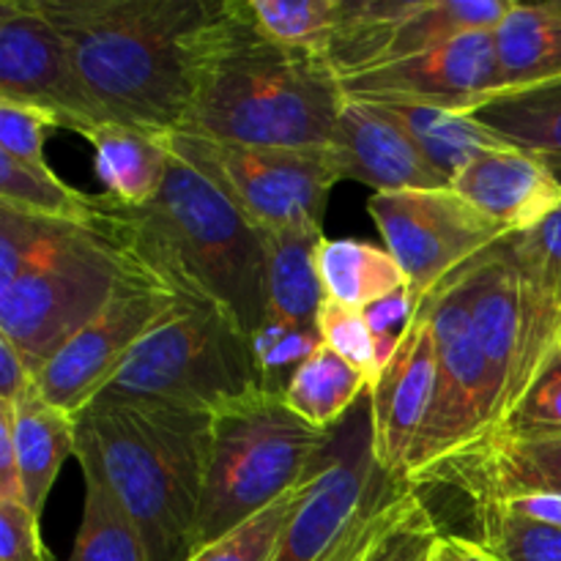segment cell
I'll return each mask as SVG.
<instances>
[{"label": "cell", "instance_id": "obj_22", "mask_svg": "<svg viewBox=\"0 0 561 561\" xmlns=\"http://www.w3.org/2000/svg\"><path fill=\"white\" fill-rule=\"evenodd\" d=\"M96 153V175L110 201L126 211L151 206L170 168V135L104 121L82 131Z\"/></svg>", "mask_w": 561, "mask_h": 561}, {"label": "cell", "instance_id": "obj_10", "mask_svg": "<svg viewBox=\"0 0 561 561\" xmlns=\"http://www.w3.org/2000/svg\"><path fill=\"white\" fill-rule=\"evenodd\" d=\"M170 146L211 179L263 233L323 228L329 195L337 184L327 151H288L170 135Z\"/></svg>", "mask_w": 561, "mask_h": 561}, {"label": "cell", "instance_id": "obj_8", "mask_svg": "<svg viewBox=\"0 0 561 561\" xmlns=\"http://www.w3.org/2000/svg\"><path fill=\"white\" fill-rule=\"evenodd\" d=\"M504 239L453 272L496 378V427L551 365L561 334V312L515 266Z\"/></svg>", "mask_w": 561, "mask_h": 561}, {"label": "cell", "instance_id": "obj_31", "mask_svg": "<svg viewBox=\"0 0 561 561\" xmlns=\"http://www.w3.org/2000/svg\"><path fill=\"white\" fill-rule=\"evenodd\" d=\"M247 5L272 42L327 58L340 22V0H247Z\"/></svg>", "mask_w": 561, "mask_h": 561}, {"label": "cell", "instance_id": "obj_20", "mask_svg": "<svg viewBox=\"0 0 561 561\" xmlns=\"http://www.w3.org/2000/svg\"><path fill=\"white\" fill-rule=\"evenodd\" d=\"M449 186L510 236L537 228L561 208V184L553 170L540 153L520 148L482 153Z\"/></svg>", "mask_w": 561, "mask_h": 561}, {"label": "cell", "instance_id": "obj_19", "mask_svg": "<svg viewBox=\"0 0 561 561\" xmlns=\"http://www.w3.org/2000/svg\"><path fill=\"white\" fill-rule=\"evenodd\" d=\"M327 153L340 181H359L376 195L449 186L403 126L378 104L345 99Z\"/></svg>", "mask_w": 561, "mask_h": 561}, {"label": "cell", "instance_id": "obj_15", "mask_svg": "<svg viewBox=\"0 0 561 561\" xmlns=\"http://www.w3.org/2000/svg\"><path fill=\"white\" fill-rule=\"evenodd\" d=\"M340 91L348 102L471 113L502 91L493 31L466 33L414 58L340 77Z\"/></svg>", "mask_w": 561, "mask_h": 561}, {"label": "cell", "instance_id": "obj_24", "mask_svg": "<svg viewBox=\"0 0 561 561\" xmlns=\"http://www.w3.org/2000/svg\"><path fill=\"white\" fill-rule=\"evenodd\" d=\"M493 42L502 91H520L561 80V0H513L510 14L493 31Z\"/></svg>", "mask_w": 561, "mask_h": 561}, {"label": "cell", "instance_id": "obj_9", "mask_svg": "<svg viewBox=\"0 0 561 561\" xmlns=\"http://www.w3.org/2000/svg\"><path fill=\"white\" fill-rule=\"evenodd\" d=\"M436 340V394L411 453V488L496 427L499 387L455 274L425 296Z\"/></svg>", "mask_w": 561, "mask_h": 561}, {"label": "cell", "instance_id": "obj_45", "mask_svg": "<svg viewBox=\"0 0 561 561\" xmlns=\"http://www.w3.org/2000/svg\"><path fill=\"white\" fill-rule=\"evenodd\" d=\"M561 359V334H559V343H557V351H553V362Z\"/></svg>", "mask_w": 561, "mask_h": 561}, {"label": "cell", "instance_id": "obj_21", "mask_svg": "<svg viewBox=\"0 0 561 561\" xmlns=\"http://www.w3.org/2000/svg\"><path fill=\"white\" fill-rule=\"evenodd\" d=\"M427 482H449L471 504L502 502L520 493H561V438L515 442L485 436L422 477L414 491Z\"/></svg>", "mask_w": 561, "mask_h": 561}, {"label": "cell", "instance_id": "obj_27", "mask_svg": "<svg viewBox=\"0 0 561 561\" xmlns=\"http://www.w3.org/2000/svg\"><path fill=\"white\" fill-rule=\"evenodd\" d=\"M365 392L370 378L321 343L288 378L283 400L307 425L332 433Z\"/></svg>", "mask_w": 561, "mask_h": 561}, {"label": "cell", "instance_id": "obj_11", "mask_svg": "<svg viewBox=\"0 0 561 561\" xmlns=\"http://www.w3.org/2000/svg\"><path fill=\"white\" fill-rule=\"evenodd\" d=\"M179 290L137 261L102 312L75 334L36 376L47 403L77 416L107 389L131 351L181 301Z\"/></svg>", "mask_w": 561, "mask_h": 561}, {"label": "cell", "instance_id": "obj_28", "mask_svg": "<svg viewBox=\"0 0 561 561\" xmlns=\"http://www.w3.org/2000/svg\"><path fill=\"white\" fill-rule=\"evenodd\" d=\"M507 146L540 157H561V80L502 91L471 110Z\"/></svg>", "mask_w": 561, "mask_h": 561}, {"label": "cell", "instance_id": "obj_3", "mask_svg": "<svg viewBox=\"0 0 561 561\" xmlns=\"http://www.w3.org/2000/svg\"><path fill=\"white\" fill-rule=\"evenodd\" d=\"M211 420L208 411L110 392L75 416L80 469L96 471L124 504L148 561H190L197 551Z\"/></svg>", "mask_w": 561, "mask_h": 561}, {"label": "cell", "instance_id": "obj_40", "mask_svg": "<svg viewBox=\"0 0 561 561\" xmlns=\"http://www.w3.org/2000/svg\"><path fill=\"white\" fill-rule=\"evenodd\" d=\"M33 387H36V376L27 367V362L22 359L20 351L9 340L0 337V403L14 405Z\"/></svg>", "mask_w": 561, "mask_h": 561}, {"label": "cell", "instance_id": "obj_36", "mask_svg": "<svg viewBox=\"0 0 561 561\" xmlns=\"http://www.w3.org/2000/svg\"><path fill=\"white\" fill-rule=\"evenodd\" d=\"M504 241L515 266L561 312V208L537 228Z\"/></svg>", "mask_w": 561, "mask_h": 561}, {"label": "cell", "instance_id": "obj_37", "mask_svg": "<svg viewBox=\"0 0 561 561\" xmlns=\"http://www.w3.org/2000/svg\"><path fill=\"white\" fill-rule=\"evenodd\" d=\"M442 537L436 518L414 488H405L398 515L367 561H433Z\"/></svg>", "mask_w": 561, "mask_h": 561}, {"label": "cell", "instance_id": "obj_33", "mask_svg": "<svg viewBox=\"0 0 561 561\" xmlns=\"http://www.w3.org/2000/svg\"><path fill=\"white\" fill-rule=\"evenodd\" d=\"M318 334L329 351H334L340 359L365 373L373 387L387 354L381 351V334L373 327L370 312L323 299L321 312H318Z\"/></svg>", "mask_w": 561, "mask_h": 561}, {"label": "cell", "instance_id": "obj_4", "mask_svg": "<svg viewBox=\"0 0 561 561\" xmlns=\"http://www.w3.org/2000/svg\"><path fill=\"white\" fill-rule=\"evenodd\" d=\"M110 225L126 250L179 294L217 301L252 340L266 327V236L170 146L157 201L126 211L110 201Z\"/></svg>", "mask_w": 561, "mask_h": 561}, {"label": "cell", "instance_id": "obj_16", "mask_svg": "<svg viewBox=\"0 0 561 561\" xmlns=\"http://www.w3.org/2000/svg\"><path fill=\"white\" fill-rule=\"evenodd\" d=\"M266 236V327L255 340L268 392L283 394L296 367L321 345L318 312L323 305L318 244L323 228L268 230Z\"/></svg>", "mask_w": 561, "mask_h": 561}, {"label": "cell", "instance_id": "obj_30", "mask_svg": "<svg viewBox=\"0 0 561 561\" xmlns=\"http://www.w3.org/2000/svg\"><path fill=\"white\" fill-rule=\"evenodd\" d=\"M82 477L85 499L69 561H148L140 529L107 482L91 469H82Z\"/></svg>", "mask_w": 561, "mask_h": 561}, {"label": "cell", "instance_id": "obj_26", "mask_svg": "<svg viewBox=\"0 0 561 561\" xmlns=\"http://www.w3.org/2000/svg\"><path fill=\"white\" fill-rule=\"evenodd\" d=\"M387 110L416 142L427 162L453 184L455 175L474 162L477 157L499 148H513L493 135L485 124L469 113L442 107H420V104H378Z\"/></svg>", "mask_w": 561, "mask_h": 561}, {"label": "cell", "instance_id": "obj_5", "mask_svg": "<svg viewBox=\"0 0 561 561\" xmlns=\"http://www.w3.org/2000/svg\"><path fill=\"white\" fill-rule=\"evenodd\" d=\"M131 266L135 255L110 225V197L99 222L0 206V337L38 376L107 307Z\"/></svg>", "mask_w": 561, "mask_h": 561}, {"label": "cell", "instance_id": "obj_14", "mask_svg": "<svg viewBox=\"0 0 561 561\" xmlns=\"http://www.w3.org/2000/svg\"><path fill=\"white\" fill-rule=\"evenodd\" d=\"M0 99L44 110L77 135L107 121L38 0H0Z\"/></svg>", "mask_w": 561, "mask_h": 561}, {"label": "cell", "instance_id": "obj_2", "mask_svg": "<svg viewBox=\"0 0 561 561\" xmlns=\"http://www.w3.org/2000/svg\"><path fill=\"white\" fill-rule=\"evenodd\" d=\"M219 0H38L107 121L184 126L197 42Z\"/></svg>", "mask_w": 561, "mask_h": 561}, {"label": "cell", "instance_id": "obj_29", "mask_svg": "<svg viewBox=\"0 0 561 561\" xmlns=\"http://www.w3.org/2000/svg\"><path fill=\"white\" fill-rule=\"evenodd\" d=\"M0 206L33 217L66 219V222H99L107 208L104 195H85L53 173L0 151Z\"/></svg>", "mask_w": 561, "mask_h": 561}, {"label": "cell", "instance_id": "obj_35", "mask_svg": "<svg viewBox=\"0 0 561 561\" xmlns=\"http://www.w3.org/2000/svg\"><path fill=\"white\" fill-rule=\"evenodd\" d=\"M488 436L515 442H551L561 438V359L551 362Z\"/></svg>", "mask_w": 561, "mask_h": 561}, {"label": "cell", "instance_id": "obj_25", "mask_svg": "<svg viewBox=\"0 0 561 561\" xmlns=\"http://www.w3.org/2000/svg\"><path fill=\"white\" fill-rule=\"evenodd\" d=\"M318 277L323 296L345 307L367 310L409 296V279L387 247L354 239H323L318 244Z\"/></svg>", "mask_w": 561, "mask_h": 561}, {"label": "cell", "instance_id": "obj_41", "mask_svg": "<svg viewBox=\"0 0 561 561\" xmlns=\"http://www.w3.org/2000/svg\"><path fill=\"white\" fill-rule=\"evenodd\" d=\"M493 504L504 507L507 513L518 515V518L531 520V524L561 529V493H520V496L502 499V502Z\"/></svg>", "mask_w": 561, "mask_h": 561}, {"label": "cell", "instance_id": "obj_42", "mask_svg": "<svg viewBox=\"0 0 561 561\" xmlns=\"http://www.w3.org/2000/svg\"><path fill=\"white\" fill-rule=\"evenodd\" d=\"M0 502H22L14 438H11L9 414L3 409H0Z\"/></svg>", "mask_w": 561, "mask_h": 561}, {"label": "cell", "instance_id": "obj_17", "mask_svg": "<svg viewBox=\"0 0 561 561\" xmlns=\"http://www.w3.org/2000/svg\"><path fill=\"white\" fill-rule=\"evenodd\" d=\"M436 340H433L431 307L422 299L411 307L403 329L394 337L381 373L373 381L370 392V447L378 471L392 482H405L411 453L416 447L433 394H436Z\"/></svg>", "mask_w": 561, "mask_h": 561}, {"label": "cell", "instance_id": "obj_18", "mask_svg": "<svg viewBox=\"0 0 561 561\" xmlns=\"http://www.w3.org/2000/svg\"><path fill=\"white\" fill-rule=\"evenodd\" d=\"M387 482L373 458L370 427H367L354 447L337 455L332 463H323L321 471L312 477L294 518L279 537L272 561L327 559Z\"/></svg>", "mask_w": 561, "mask_h": 561}, {"label": "cell", "instance_id": "obj_39", "mask_svg": "<svg viewBox=\"0 0 561 561\" xmlns=\"http://www.w3.org/2000/svg\"><path fill=\"white\" fill-rule=\"evenodd\" d=\"M38 520L25 502H0V561H53Z\"/></svg>", "mask_w": 561, "mask_h": 561}, {"label": "cell", "instance_id": "obj_32", "mask_svg": "<svg viewBox=\"0 0 561 561\" xmlns=\"http://www.w3.org/2000/svg\"><path fill=\"white\" fill-rule=\"evenodd\" d=\"M474 537L499 561H561V529L531 524L499 504H471Z\"/></svg>", "mask_w": 561, "mask_h": 561}, {"label": "cell", "instance_id": "obj_13", "mask_svg": "<svg viewBox=\"0 0 561 561\" xmlns=\"http://www.w3.org/2000/svg\"><path fill=\"white\" fill-rule=\"evenodd\" d=\"M513 0H340L327 60L337 77L398 64L477 31H496Z\"/></svg>", "mask_w": 561, "mask_h": 561}, {"label": "cell", "instance_id": "obj_6", "mask_svg": "<svg viewBox=\"0 0 561 561\" xmlns=\"http://www.w3.org/2000/svg\"><path fill=\"white\" fill-rule=\"evenodd\" d=\"M329 444L332 433L307 425L285 405L283 394L268 389L217 411L197 518V551L310 482L321 471Z\"/></svg>", "mask_w": 561, "mask_h": 561}, {"label": "cell", "instance_id": "obj_44", "mask_svg": "<svg viewBox=\"0 0 561 561\" xmlns=\"http://www.w3.org/2000/svg\"><path fill=\"white\" fill-rule=\"evenodd\" d=\"M548 162V168L553 170V175H557L559 179V184H561V157H542Z\"/></svg>", "mask_w": 561, "mask_h": 561}, {"label": "cell", "instance_id": "obj_43", "mask_svg": "<svg viewBox=\"0 0 561 561\" xmlns=\"http://www.w3.org/2000/svg\"><path fill=\"white\" fill-rule=\"evenodd\" d=\"M433 561H499L488 548H482L480 542L471 540V537H458V535H444L438 537L436 553Z\"/></svg>", "mask_w": 561, "mask_h": 561}, {"label": "cell", "instance_id": "obj_38", "mask_svg": "<svg viewBox=\"0 0 561 561\" xmlns=\"http://www.w3.org/2000/svg\"><path fill=\"white\" fill-rule=\"evenodd\" d=\"M58 118L44 110L20 102L0 99V151L36 168H49L44 157V142L53 129H58Z\"/></svg>", "mask_w": 561, "mask_h": 561}, {"label": "cell", "instance_id": "obj_1", "mask_svg": "<svg viewBox=\"0 0 561 561\" xmlns=\"http://www.w3.org/2000/svg\"><path fill=\"white\" fill-rule=\"evenodd\" d=\"M345 96L323 55L288 49L255 25L247 0H219L197 42L179 135L288 151H329Z\"/></svg>", "mask_w": 561, "mask_h": 561}, {"label": "cell", "instance_id": "obj_7", "mask_svg": "<svg viewBox=\"0 0 561 561\" xmlns=\"http://www.w3.org/2000/svg\"><path fill=\"white\" fill-rule=\"evenodd\" d=\"M266 389L255 340L217 301L181 296L104 392L217 411Z\"/></svg>", "mask_w": 561, "mask_h": 561}, {"label": "cell", "instance_id": "obj_23", "mask_svg": "<svg viewBox=\"0 0 561 561\" xmlns=\"http://www.w3.org/2000/svg\"><path fill=\"white\" fill-rule=\"evenodd\" d=\"M0 409L11 422L22 502L42 515L60 466L77 449L75 416L47 403L36 387L22 394L14 405L0 403Z\"/></svg>", "mask_w": 561, "mask_h": 561}, {"label": "cell", "instance_id": "obj_34", "mask_svg": "<svg viewBox=\"0 0 561 561\" xmlns=\"http://www.w3.org/2000/svg\"><path fill=\"white\" fill-rule=\"evenodd\" d=\"M307 485H310V482H305L301 488L290 491L288 496L274 502L272 507L263 510L261 515H255V518L247 520V524H241L239 529L225 535L222 540L211 542V546L192 553L190 561H272L274 553H277L279 537H283L288 520L294 518Z\"/></svg>", "mask_w": 561, "mask_h": 561}, {"label": "cell", "instance_id": "obj_12", "mask_svg": "<svg viewBox=\"0 0 561 561\" xmlns=\"http://www.w3.org/2000/svg\"><path fill=\"white\" fill-rule=\"evenodd\" d=\"M367 211L409 279L411 307L463 263L510 236L453 186L373 195Z\"/></svg>", "mask_w": 561, "mask_h": 561}]
</instances>
